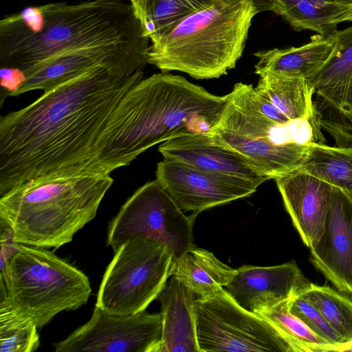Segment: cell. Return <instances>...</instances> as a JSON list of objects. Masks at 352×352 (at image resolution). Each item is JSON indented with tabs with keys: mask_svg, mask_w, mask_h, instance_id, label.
Returning <instances> with one entry per match:
<instances>
[{
	"mask_svg": "<svg viewBox=\"0 0 352 352\" xmlns=\"http://www.w3.org/2000/svg\"><path fill=\"white\" fill-rule=\"evenodd\" d=\"M344 21H352V6L342 13L338 19V24Z\"/></svg>",
	"mask_w": 352,
	"mask_h": 352,
	"instance_id": "cell-34",
	"label": "cell"
},
{
	"mask_svg": "<svg viewBox=\"0 0 352 352\" xmlns=\"http://www.w3.org/2000/svg\"><path fill=\"white\" fill-rule=\"evenodd\" d=\"M25 80L23 72L14 67H1V102L3 98L15 92Z\"/></svg>",
	"mask_w": 352,
	"mask_h": 352,
	"instance_id": "cell-31",
	"label": "cell"
},
{
	"mask_svg": "<svg viewBox=\"0 0 352 352\" xmlns=\"http://www.w3.org/2000/svg\"><path fill=\"white\" fill-rule=\"evenodd\" d=\"M129 1L133 7L137 17L138 18V16L142 10L144 0H129Z\"/></svg>",
	"mask_w": 352,
	"mask_h": 352,
	"instance_id": "cell-35",
	"label": "cell"
},
{
	"mask_svg": "<svg viewBox=\"0 0 352 352\" xmlns=\"http://www.w3.org/2000/svg\"><path fill=\"white\" fill-rule=\"evenodd\" d=\"M259 76L254 90L266 97L288 119L318 122L314 106L315 89L308 80L271 72Z\"/></svg>",
	"mask_w": 352,
	"mask_h": 352,
	"instance_id": "cell-20",
	"label": "cell"
},
{
	"mask_svg": "<svg viewBox=\"0 0 352 352\" xmlns=\"http://www.w3.org/2000/svg\"><path fill=\"white\" fill-rule=\"evenodd\" d=\"M252 85L237 82L226 109L210 133L214 142L247 159L270 179L297 170L309 142L324 143L315 121L300 120L280 125L265 117L254 102Z\"/></svg>",
	"mask_w": 352,
	"mask_h": 352,
	"instance_id": "cell-6",
	"label": "cell"
},
{
	"mask_svg": "<svg viewBox=\"0 0 352 352\" xmlns=\"http://www.w3.org/2000/svg\"><path fill=\"white\" fill-rule=\"evenodd\" d=\"M251 94L259 111L271 121L280 125H287L293 122L283 115L266 97L256 92L254 87H252Z\"/></svg>",
	"mask_w": 352,
	"mask_h": 352,
	"instance_id": "cell-32",
	"label": "cell"
},
{
	"mask_svg": "<svg viewBox=\"0 0 352 352\" xmlns=\"http://www.w3.org/2000/svg\"><path fill=\"white\" fill-rule=\"evenodd\" d=\"M164 158L186 163L197 168L243 177L259 186L270 179L243 155L213 140L210 131L170 139L160 144Z\"/></svg>",
	"mask_w": 352,
	"mask_h": 352,
	"instance_id": "cell-17",
	"label": "cell"
},
{
	"mask_svg": "<svg viewBox=\"0 0 352 352\" xmlns=\"http://www.w3.org/2000/svg\"><path fill=\"white\" fill-rule=\"evenodd\" d=\"M131 3L91 0L28 6L0 21V65L23 73L55 57L97 48L147 50Z\"/></svg>",
	"mask_w": 352,
	"mask_h": 352,
	"instance_id": "cell-3",
	"label": "cell"
},
{
	"mask_svg": "<svg viewBox=\"0 0 352 352\" xmlns=\"http://www.w3.org/2000/svg\"><path fill=\"white\" fill-rule=\"evenodd\" d=\"M298 169L342 189L352 198V146L309 142Z\"/></svg>",
	"mask_w": 352,
	"mask_h": 352,
	"instance_id": "cell-24",
	"label": "cell"
},
{
	"mask_svg": "<svg viewBox=\"0 0 352 352\" xmlns=\"http://www.w3.org/2000/svg\"><path fill=\"white\" fill-rule=\"evenodd\" d=\"M185 276L196 298L212 296L227 286L236 269L220 261L212 252L195 246L172 264L173 272Z\"/></svg>",
	"mask_w": 352,
	"mask_h": 352,
	"instance_id": "cell-22",
	"label": "cell"
},
{
	"mask_svg": "<svg viewBox=\"0 0 352 352\" xmlns=\"http://www.w3.org/2000/svg\"><path fill=\"white\" fill-rule=\"evenodd\" d=\"M314 106L320 126L336 146H352V78L316 90Z\"/></svg>",
	"mask_w": 352,
	"mask_h": 352,
	"instance_id": "cell-21",
	"label": "cell"
},
{
	"mask_svg": "<svg viewBox=\"0 0 352 352\" xmlns=\"http://www.w3.org/2000/svg\"><path fill=\"white\" fill-rule=\"evenodd\" d=\"M309 261L338 290L352 295V198L331 186L325 229Z\"/></svg>",
	"mask_w": 352,
	"mask_h": 352,
	"instance_id": "cell-13",
	"label": "cell"
},
{
	"mask_svg": "<svg viewBox=\"0 0 352 352\" xmlns=\"http://www.w3.org/2000/svg\"><path fill=\"white\" fill-rule=\"evenodd\" d=\"M0 280V296L38 329L85 305L91 292L89 278L54 252L20 243L1 267Z\"/></svg>",
	"mask_w": 352,
	"mask_h": 352,
	"instance_id": "cell-7",
	"label": "cell"
},
{
	"mask_svg": "<svg viewBox=\"0 0 352 352\" xmlns=\"http://www.w3.org/2000/svg\"><path fill=\"white\" fill-rule=\"evenodd\" d=\"M338 41L333 57L311 81L315 91L352 78V26L336 30Z\"/></svg>",
	"mask_w": 352,
	"mask_h": 352,
	"instance_id": "cell-29",
	"label": "cell"
},
{
	"mask_svg": "<svg viewBox=\"0 0 352 352\" xmlns=\"http://www.w3.org/2000/svg\"><path fill=\"white\" fill-rule=\"evenodd\" d=\"M144 76L100 65L0 119V196L30 179L95 171L99 136L124 95ZM97 172V171H96Z\"/></svg>",
	"mask_w": 352,
	"mask_h": 352,
	"instance_id": "cell-1",
	"label": "cell"
},
{
	"mask_svg": "<svg viewBox=\"0 0 352 352\" xmlns=\"http://www.w3.org/2000/svg\"><path fill=\"white\" fill-rule=\"evenodd\" d=\"M272 12L283 16L296 31L328 35L336 30L340 16L349 8L329 0H272Z\"/></svg>",
	"mask_w": 352,
	"mask_h": 352,
	"instance_id": "cell-23",
	"label": "cell"
},
{
	"mask_svg": "<svg viewBox=\"0 0 352 352\" xmlns=\"http://www.w3.org/2000/svg\"><path fill=\"white\" fill-rule=\"evenodd\" d=\"M334 32L315 35L310 42L299 47L274 48L254 53L258 58L254 72L258 76L271 72L300 77L311 82L335 54L338 41Z\"/></svg>",
	"mask_w": 352,
	"mask_h": 352,
	"instance_id": "cell-19",
	"label": "cell"
},
{
	"mask_svg": "<svg viewBox=\"0 0 352 352\" xmlns=\"http://www.w3.org/2000/svg\"><path fill=\"white\" fill-rule=\"evenodd\" d=\"M338 351H352V342L340 346Z\"/></svg>",
	"mask_w": 352,
	"mask_h": 352,
	"instance_id": "cell-37",
	"label": "cell"
},
{
	"mask_svg": "<svg viewBox=\"0 0 352 352\" xmlns=\"http://www.w3.org/2000/svg\"><path fill=\"white\" fill-rule=\"evenodd\" d=\"M290 311L300 318L318 336L327 344L336 346L338 351L343 341L324 319L320 312L309 301L297 296L292 301Z\"/></svg>",
	"mask_w": 352,
	"mask_h": 352,
	"instance_id": "cell-30",
	"label": "cell"
},
{
	"mask_svg": "<svg viewBox=\"0 0 352 352\" xmlns=\"http://www.w3.org/2000/svg\"><path fill=\"white\" fill-rule=\"evenodd\" d=\"M173 255L162 244L145 238L123 243L102 276L96 306L127 316L144 311L170 276Z\"/></svg>",
	"mask_w": 352,
	"mask_h": 352,
	"instance_id": "cell-8",
	"label": "cell"
},
{
	"mask_svg": "<svg viewBox=\"0 0 352 352\" xmlns=\"http://www.w3.org/2000/svg\"><path fill=\"white\" fill-rule=\"evenodd\" d=\"M258 13L254 0H210L151 43L147 63L198 80L226 75L241 57Z\"/></svg>",
	"mask_w": 352,
	"mask_h": 352,
	"instance_id": "cell-5",
	"label": "cell"
},
{
	"mask_svg": "<svg viewBox=\"0 0 352 352\" xmlns=\"http://www.w3.org/2000/svg\"><path fill=\"white\" fill-rule=\"evenodd\" d=\"M294 298L285 300L258 316L276 327L290 342L296 352L336 351L335 346L327 344L290 311V305Z\"/></svg>",
	"mask_w": 352,
	"mask_h": 352,
	"instance_id": "cell-27",
	"label": "cell"
},
{
	"mask_svg": "<svg viewBox=\"0 0 352 352\" xmlns=\"http://www.w3.org/2000/svg\"><path fill=\"white\" fill-rule=\"evenodd\" d=\"M258 12L272 11V0H254Z\"/></svg>",
	"mask_w": 352,
	"mask_h": 352,
	"instance_id": "cell-33",
	"label": "cell"
},
{
	"mask_svg": "<svg viewBox=\"0 0 352 352\" xmlns=\"http://www.w3.org/2000/svg\"><path fill=\"white\" fill-rule=\"evenodd\" d=\"M195 218L186 216L155 179L137 189L120 208L109 223L107 245L115 252L130 239L145 238L164 245L175 263L195 246Z\"/></svg>",
	"mask_w": 352,
	"mask_h": 352,
	"instance_id": "cell-9",
	"label": "cell"
},
{
	"mask_svg": "<svg viewBox=\"0 0 352 352\" xmlns=\"http://www.w3.org/2000/svg\"><path fill=\"white\" fill-rule=\"evenodd\" d=\"M298 296L316 307L343 344L352 342V298L349 294L309 282Z\"/></svg>",
	"mask_w": 352,
	"mask_h": 352,
	"instance_id": "cell-25",
	"label": "cell"
},
{
	"mask_svg": "<svg viewBox=\"0 0 352 352\" xmlns=\"http://www.w3.org/2000/svg\"><path fill=\"white\" fill-rule=\"evenodd\" d=\"M147 64V50L131 48H97L65 54L24 73L25 80L11 96L49 90L100 65H108L130 76Z\"/></svg>",
	"mask_w": 352,
	"mask_h": 352,
	"instance_id": "cell-14",
	"label": "cell"
},
{
	"mask_svg": "<svg viewBox=\"0 0 352 352\" xmlns=\"http://www.w3.org/2000/svg\"><path fill=\"white\" fill-rule=\"evenodd\" d=\"M159 294L162 316L160 352H200L197 339L195 296L184 275L175 272Z\"/></svg>",
	"mask_w": 352,
	"mask_h": 352,
	"instance_id": "cell-18",
	"label": "cell"
},
{
	"mask_svg": "<svg viewBox=\"0 0 352 352\" xmlns=\"http://www.w3.org/2000/svg\"><path fill=\"white\" fill-rule=\"evenodd\" d=\"M229 98L179 75L162 72L142 78L122 98L99 136L93 169L110 174L157 144L210 131Z\"/></svg>",
	"mask_w": 352,
	"mask_h": 352,
	"instance_id": "cell-2",
	"label": "cell"
},
{
	"mask_svg": "<svg viewBox=\"0 0 352 352\" xmlns=\"http://www.w3.org/2000/svg\"><path fill=\"white\" fill-rule=\"evenodd\" d=\"M330 1L346 6L347 8H350L352 6V0H329Z\"/></svg>",
	"mask_w": 352,
	"mask_h": 352,
	"instance_id": "cell-36",
	"label": "cell"
},
{
	"mask_svg": "<svg viewBox=\"0 0 352 352\" xmlns=\"http://www.w3.org/2000/svg\"><path fill=\"white\" fill-rule=\"evenodd\" d=\"M38 328L17 310L5 295L0 296L1 352H33L40 346Z\"/></svg>",
	"mask_w": 352,
	"mask_h": 352,
	"instance_id": "cell-28",
	"label": "cell"
},
{
	"mask_svg": "<svg viewBox=\"0 0 352 352\" xmlns=\"http://www.w3.org/2000/svg\"><path fill=\"white\" fill-rule=\"evenodd\" d=\"M274 180L294 226L311 248L325 229L331 185L298 169Z\"/></svg>",
	"mask_w": 352,
	"mask_h": 352,
	"instance_id": "cell-16",
	"label": "cell"
},
{
	"mask_svg": "<svg viewBox=\"0 0 352 352\" xmlns=\"http://www.w3.org/2000/svg\"><path fill=\"white\" fill-rule=\"evenodd\" d=\"M309 283L292 260L269 267L243 265L224 288L241 307L258 315L297 296Z\"/></svg>",
	"mask_w": 352,
	"mask_h": 352,
	"instance_id": "cell-15",
	"label": "cell"
},
{
	"mask_svg": "<svg viewBox=\"0 0 352 352\" xmlns=\"http://www.w3.org/2000/svg\"><path fill=\"white\" fill-rule=\"evenodd\" d=\"M210 0H144L138 16L145 36L151 43L176 26Z\"/></svg>",
	"mask_w": 352,
	"mask_h": 352,
	"instance_id": "cell-26",
	"label": "cell"
},
{
	"mask_svg": "<svg viewBox=\"0 0 352 352\" xmlns=\"http://www.w3.org/2000/svg\"><path fill=\"white\" fill-rule=\"evenodd\" d=\"M156 179L184 212H201L252 195L259 185L238 176L204 170L165 159L158 162Z\"/></svg>",
	"mask_w": 352,
	"mask_h": 352,
	"instance_id": "cell-12",
	"label": "cell"
},
{
	"mask_svg": "<svg viewBox=\"0 0 352 352\" xmlns=\"http://www.w3.org/2000/svg\"><path fill=\"white\" fill-rule=\"evenodd\" d=\"M195 317L200 352H296L276 327L241 307L225 288L196 298Z\"/></svg>",
	"mask_w": 352,
	"mask_h": 352,
	"instance_id": "cell-10",
	"label": "cell"
},
{
	"mask_svg": "<svg viewBox=\"0 0 352 352\" xmlns=\"http://www.w3.org/2000/svg\"><path fill=\"white\" fill-rule=\"evenodd\" d=\"M113 182L109 173L85 170L30 179L0 197V220L16 243L58 248L93 220Z\"/></svg>",
	"mask_w": 352,
	"mask_h": 352,
	"instance_id": "cell-4",
	"label": "cell"
},
{
	"mask_svg": "<svg viewBox=\"0 0 352 352\" xmlns=\"http://www.w3.org/2000/svg\"><path fill=\"white\" fill-rule=\"evenodd\" d=\"M161 338L160 313L118 316L95 305L88 322L54 346L56 352H160Z\"/></svg>",
	"mask_w": 352,
	"mask_h": 352,
	"instance_id": "cell-11",
	"label": "cell"
}]
</instances>
